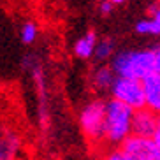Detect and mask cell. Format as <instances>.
<instances>
[{"instance_id":"obj_1","label":"cell","mask_w":160,"mask_h":160,"mask_svg":"<svg viewBox=\"0 0 160 160\" xmlns=\"http://www.w3.org/2000/svg\"><path fill=\"white\" fill-rule=\"evenodd\" d=\"M111 69L116 78L134 81H144L151 74H155V58L153 49H125L114 55Z\"/></svg>"},{"instance_id":"obj_2","label":"cell","mask_w":160,"mask_h":160,"mask_svg":"<svg viewBox=\"0 0 160 160\" xmlns=\"http://www.w3.org/2000/svg\"><path fill=\"white\" fill-rule=\"evenodd\" d=\"M134 109L125 104L109 99L106 102V130H104V144L111 148H120L132 136V122Z\"/></svg>"},{"instance_id":"obj_3","label":"cell","mask_w":160,"mask_h":160,"mask_svg":"<svg viewBox=\"0 0 160 160\" xmlns=\"http://www.w3.org/2000/svg\"><path fill=\"white\" fill-rule=\"evenodd\" d=\"M79 127L88 141L93 144L104 142L106 130V102L102 99H93L83 106L79 113Z\"/></svg>"},{"instance_id":"obj_4","label":"cell","mask_w":160,"mask_h":160,"mask_svg":"<svg viewBox=\"0 0 160 160\" xmlns=\"http://www.w3.org/2000/svg\"><path fill=\"white\" fill-rule=\"evenodd\" d=\"M111 99H114V100H118V102L125 104L127 108L134 109V111L146 109L142 81H134V79H125V78H116L113 88H111Z\"/></svg>"},{"instance_id":"obj_5","label":"cell","mask_w":160,"mask_h":160,"mask_svg":"<svg viewBox=\"0 0 160 160\" xmlns=\"http://www.w3.org/2000/svg\"><path fill=\"white\" fill-rule=\"evenodd\" d=\"M120 150L130 160H160V153L150 137L130 136L120 146Z\"/></svg>"},{"instance_id":"obj_6","label":"cell","mask_w":160,"mask_h":160,"mask_svg":"<svg viewBox=\"0 0 160 160\" xmlns=\"http://www.w3.org/2000/svg\"><path fill=\"white\" fill-rule=\"evenodd\" d=\"M158 123H160V116L151 113L150 109L136 111L134 113V122H132V136L153 139L157 128H158Z\"/></svg>"},{"instance_id":"obj_7","label":"cell","mask_w":160,"mask_h":160,"mask_svg":"<svg viewBox=\"0 0 160 160\" xmlns=\"http://www.w3.org/2000/svg\"><path fill=\"white\" fill-rule=\"evenodd\" d=\"M21 139L7 123H0V160H16Z\"/></svg>"},{"instance_id":"obj_8","label":"cell","mask_w":160,"mask_h":160,"mask_svg":"<svg viewBox=\"0 0 160 160\" xmlns=\"http://www.w3.org/2000/svg\"><path fill=\"white\" fill-rule=\"evenodd\" d=\"M28 69L32 71L33 76V81H35V88H37V93H39V102H41V109H39V116H41V125L42 128L48 127V122H49V111H48V88H46V81H44V72L41 69L39 63H32L28 65Z\"/></svg>"},{"instance_id":"obj_9","label":"cell","mask_w":160,"mask_h":160,"mask_svg":"<svg viewBox=\"0 0 160 160\" xmlns=\"http://www.w3.org/2000/svg\"><path fill=\"white\" fill-rule=\"evenodd\" d=\"M144 88V100H146V109H150L151 113L160 116V74H151L142 81Z\"/></svg>"},{"instance_id":"obj_10","label":"cell","mask_w":160,"mask_h":160,"mask_svg":"<svg viewBox=\"0 0 160 160\" xmlns=\"http://www.w3.org/2000/svg\"><path fill=\"white\" fill-rule=\"evenodd\" d=\"M97 42H99V39H97V33L93 30H88L85 35H81L78 41L74 42V55L81 60H88V58H93L95 55V48H97Z\"/></svg>"},{"instance_id":"obj_11","label":"cell","mask_w":160,"mask_h":160,"mask_svg":"<svg viewBox=\"0 0 160 160\" xmlns=\"http://www.w3.org/2000/svg\"><path fill=\"white\" fill-rule=\"evenodd\" d=\"M114 81H116L114 71L111 69V65H106V67H99V69L93 72L92 85L95 86V90H99V92H106V90L111 92Z\"/></svg>"},{"instance_id":"obj_12","label":"cell","mask_w":160,"mask_h":160,"mask_svg":"<svg viewBox=\"0 0 160 160\" xmlns=\"http://www.w3.org/2000/svg\"><path fill=\"white\" fill-rule=\"evenodd\" d=\"M114 49H116V44H114L113 39H102V41L97 42L93 58L97 62H106L109 58H114V55H116Z\"/></svg>"},{"instance_id":"obj_13","label":"cell","mask_w":160,"mask_h":160,"mask_svg":"<svg viewBox=\"0 0 160 160\" xmlns=\"http://www.w3.org/2000/svg\"><path fill=\"white\" fill-rule=\"evenodd\" d=\"M39 35V27L35 21H25L19 28V39L23 44H33L37 41Z\"/></svg>"},{"instance_id":"obj_14","label":"cell","mask_w":160,"mask_h":160,"mask_svg":"<svg viewBox=\"0 0 160 160\" xmlns=\"http://www.w3.org/2000/svg\"><path fill=\"white\" fill-rule=\"evenodd\" d=\"M136 32L139 33V35H160L158 25L155 23V19L151 18V16L137 21L136 23Z\"/></svg>"},{"instance_id":"obj_15","label":"cell","mask_w":160,"mask_h":160,"mask_svg":"<svg viewBox=\"0 0 160 160\" xmlns=\"http://www.w3.org/2000/svg\"><path fill=\"white\" fill-rule=\"evenodd\" d=\"M118 5H123L122 0H106V2H100L99 11L102 16H109L114 11V7H118Z\"/></svg>"},{"instance_id":"obj_16","label":"cell","mask_w":160,"mask_h":160,"mask_svg":"<svg viewBox=\"0 0 160 160\" xmlns=\"http://www.w3.org/2000/svg\"><path fill=\"white\" fill-rule=\"evenodd\" d=\"M104 160H130L120 148H111V150L104 155Z\"/></svg>"},{"instance_id":"obj_17","label":"cell","mask_w":160,"mask_h":160,"mask_svg":"<svg viewBox=\"0 0 160 160\" xmlns=\"http://www.w3.org/2000/svg\"><path fill=\"white\" fill-rule=\"evenodd\" d=\"M150 16L155 19V23L158 25V30H160V4L151 7V9H150Z\"/></svg>"},{"instance_id":"obj_18","label":"cell","mask_w":160,"mask_h":160,"mask_svg":"<svg viewBox=\"0 0 160 160\" xmlns=\"http://www.w3.org/2000/svg\"><path fill=\"white\" fill-rule=\"evenodd\" d=\"M153 58H155V72L160 74V46L153 48Z\"/></svg>"},{"instance_id":"obj_19","label":"cell","mask_w":160,"mask_h":160,"mask_svg":"<svg viewBox=\"0 0 160 160\" xmlns=\"http://www.w3.org/2000/svg\"><path fill=\"white\" fill-rule=\"evenodd\" d=\"M153 142H155L157 150H158V153H160V123H158V128H157L155 136H153Z\"/></svg>"}]
</instances>
